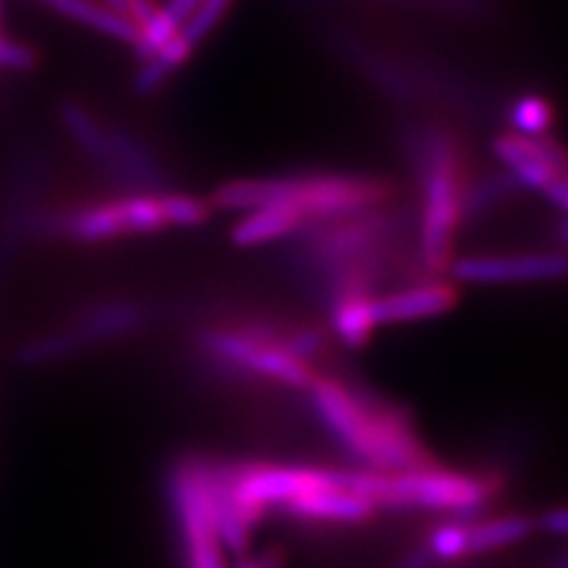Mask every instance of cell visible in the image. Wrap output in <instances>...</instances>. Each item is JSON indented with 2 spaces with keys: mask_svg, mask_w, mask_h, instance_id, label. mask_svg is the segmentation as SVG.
Listing matches in <instances>:
<instances>
[{
  "mask_svg": "<svg viewBox=\"0 0 568 568\" xmlns=\"http://www.w3.org/2000/svg\"><path fill=\"white\" fill-rule=\"evenodd\" d=\"M39 3H43V0H39Z\"/></svg>",
  "mask_w": 568,
  "mask_h": 568,
  "instance_id": "28",
  "label": "cell"
},
{
  "mask_svg": "<svg viewBox=\"0 0 568 568\" xmlns=\"http://www.w3.org/2000/svg\"><path fill=\"white\" fill-rule=\"evenodd\" d=\"M102 3H106L110 8H114V10L126 14V3H123V0H102Z\"/></svg>",
  "mask_w": 568,
  "mask_h": 568,
  "instance_id": "26",
  "label": "cell"
},
{
  "mask_svg": "<svg viewBox=\"0 0 568 568\" xmlns=\"http://www.w3.org/2000/svg\"><path fill=\"white\" fill-rule=\"evenodd\" d=\"M552 104L542 95H521L509 106L511 131L528 138H542L552 129Z\"/></svg>",
  "mask_w": 568,
  "mask_h": 568,
  "instance_id": "19",
  "label": "cell"
},
{
  "mask_svg": "<svg viewBox=\"0 0 568 568\" xmlns=\"http://www.w3.org/2000/svg\"><path fill=\"white\" fill-rule=\"evenodd\" d=\"M457 301L455 290L448 282H424L415 284L386 296H375L372 311L375 323L379 325H398V323H419L448 313Z\"/></svg>",
  "mask_w": 568,
  "mask_h": 568,
  "instance_id": "12",
  "label": "cell"
},
{
  "mask_svg": "<svg viewBox=\"0 0 568 568\" xmlns=\"http://www.w3.org/2000/svg\"><path fill=\"white\" fill-rule=\"evenodd\" d=\"M280 566H282L280 555L268 552V555H261V557H242L235 568H280Z\"/></svg>",
  "mask_w": 568,
  "mask_h": 568,
  "instance_id": "25",
  "label": "cell"
},
{
  "mask_svg": "<svg viewBox=\"0 0 568 568\" xmlns=\"http://www.w3.org/2000/svg\"><path fill=\"white\" fill-rule=\"evenodd\" d=\"M43 6L102 36H110L114 41L129 45L135 43L138 27L131 17L102 3V0H43Z\"/></svg>",
  "mask_w": 568,
  "mask_h": 568,
  "instance_id": "15",
  "label": "cell"
},
{
  "mask_svg": "<svg viewBox=\"0 0 568 568\" xmlns=\"http://www.w3.org/2000/svg\"><path fill=\"white\" fill-rule=\"evenodd\" d=\"M145 323V308L131 304V301H100V304L83 308L77 315V323L67 329L74 336L79 351H83L88 346L129 336Z\"/></svg>",
  "mask_w": 568,
  "mask_h": 568,
  "instance_id": "13",
  "label": "cell"
},
{
  "mask_svg": "<svg viewBox=\"0 0 568 568\" xmlns=\"http://www.w3.org/2000/svg\"><path fill=\"white\" fill-rule=\"evenodd\" d=\"M36 62H39V55H36V50L31 45L12 41L0 31V69L29 71L36 67Z\"/></svg>",
  "mask_w": 568,
  "mask_h": 568,
  "instance_id": "23",
  "label": "cell"
},
{
  "mask_svg": "<svg viewBox=\"0 0 568 568\" xmlns=\"http://www.w3.org/2000/svg\"><path fill=\"white\" fill-rule=\"evenodd\" d=\"M0 20H3V0H0Z\"/></svg>",
  "mask_w": 568,
  "mask_h": 568,
  "instance_id": "27",
  "label": "cell"
},
{
  "mask_svg": "<svg viewBox=\"0 0 568 568\" xmlns=\"http://www.w3.org/2000/svg\"><path fill=\"white\" fill-rule=\"evenodd\" d=\"M159 204H162L169 227H200L211 213L209 202L185 192H162Z\"/></svg>",
  "mask_w": 568,
  "mask_h": 568,
  "instance_id": "21",
  "label": "cell"
},
{
  "mask_svg": "<svg viewBox=\"0 0 568 568\" xmlns=\"http://www.w3.org/2000/svg\"><path fill=\"white\" fill-rule=\"evenodd\" d=\"M166 493L175 514L187 568H227L225 547L213 519L211 459L187 455L173 462Z\"/></svg>",
  "mask_w": 568,
  "mask_h": 568,
  "instance_id": "7",
  "label": "cell"
},
{
  "mask_svg": "<svg viewBox=\"0 0 568 568\" xmlns=\"http://www.w3.org/2000/svg\"><path fill=\"white\" fill-rule=\"evenodd\" d=\"M372 294H344L329 301L332 329L344 346L363 348L369 344L377 329L375 311H372Z\"/></svg>",
  "mask_w": 568,
  "mask_h": 568,
  "instance_id": "16",
  "label": "cell"
},
{
  "mask_svg": "<svg viewBox=\"0 0 568 568\" xmlns=\"http://www.w3.org/2000/svg\"><path fill=\"white\" fill-rule=\"evenodd\" d=\"M394 194L382 178L361 173H284L227 181L213 192L211 204L223 211L292 206L308 221H334L379 209Z\"/></svg>",
  "mask_w": 568,
  "mask_h": 568,
  "instance_id": "2",
  "label": "cell"
},
{
  "mask_svg": "<svg viewBox=\"0 0 568 568\" xmlns=\"http://www.w3.org/2000/svg\"><path fill=\"white\" fill-rule=\"evenodd\" d=\"M540 526L542 530L552 532V536H564L566 528H568V517H566V509L564 507H555L549 509L545 517L540 519Z\"/></svg>",
  "mask_w": 568,
  "mask_h": 568,
  "instance_id": "24",
  "label": "cell"
},
{
  "mask_svg": "<svg viewBox=\"0 0 568 568\" xmlns=\"http://www.w3.org/2000/svg\"><path fill=\"white\" fill-rule=\"evenodd\" d=\"M348 471L344 469L342 481L332 486H323L306 495L296 497L290 505H284L282 511L301 521L315 524H365L377 514V507L363 495L353 493L346 484Z\"/></svg>",
  "mask_w": 568,
  "mask_h": 568,
  "instance_id": "11",
  "label": "cell"
},
{
  "mask_svg": "<svg viewBox=\"0 0 568 568\" xmlns=\"http://www.w3.org/2000/svg\"><path fill=\"white\" fill-rule=\"evenodd\" d=\"M410 156L422 185L419 256L426 271L440 273L453 261V240L459 225V202L465 190L462 154L450 133L417 129L407 135Z\"/></svg>",
  "mask_w": 568,
  "mask_h": 568,
  "instance_id": "3",
  "label": "cell"
},
{
  "mask_svg": "<svg viewBox=\"0 0 568 568\" xmlns=\"http://www.w3.org/2000/svg\"><path fill=\"white\" fill-rule=\"evenodd\" d=\"M60 116L69 135L93 162L129 192L154 194L164 187L169 175L152 150L131 131L104 126L79 102H64Z\"/></svg>",
  "mask_w": 568,
  "mask_h": 568,
  "instance_id": "6",
  "label": "cell"
},
{
  "mask_svg": "<svg viewBox=\"0 0 568 568\" xmlns=\"http://www.w3.org/2000/svg\"><path fill=\"white\" fill-rule=\"evenodd\" d=\"M467 524L469 521H450L438 526L426 549L434 557V561H459L469 557V542H467Z\"/></svg>",
  "mask_w": 568,
  "mask_h": 568,
  "instance_id": "22",
  "label": "cell"
},
{
  "mask_svg": "<svg viewBox=\"0 0 568 568\" xmlns=\"http://www.w3.org/2000/svg\"><path fill=\"white\" fill-rule=\"evenodd\" d=\"M536 521L528 517H495L486 521H469L467 524V542H469V557L497 552L526 540Z\"/></svg>",
  "mask_w": 568,
  "mask_h": 568,
  "instance_id": "17",
  "label": "cell"
},
{
  "mask_svg": "<svg viewBox=\"0 0 568 568\" xmlns=\"http://www.w3.org/2000/svg\"><path fill=\"white\" fill-rule=\"evenodd\" d=\"M306 390L317 419L365 469L400 471L434 462L422 446L413 419L403 415L398 405L329 377H315Z\"/></svg>",
  "mask_w": 568,
  "mask_h": 568,
  "instance_id": "1",
  "label": "cell"
},
{
  "mask_svg": "<svg viewBox=\"0 0 568 568\" xmlns=\"http://www.w3.org/2000/svg\"><path fill=\"white\" fill-rule=\"evenodd\" d=\"M159 194L129 192L123 197L36 213L31 233L60 235L83 244L110 242L129 235H154L166 230Z\"/></svg>",
  "mask_w": 568,
  "mask_h": 568,
  "instance_id": "5",
  "label": "cell"
},
{
  "mask_svg": "<svg viewBox=\"0 0 568 568\" xmlns=\"http://www.w3.org/2000/svg\"><path fill=\"white\" fill-rule=\"evenodd\" d=\"M192 52L194 50L175 33L169 43H164L154 52V55L142 60L140 69L135 71L133 91L138 95H154L159 88H162L175 71L190 60Z\"/></svg>",
  "mask_w": 568,
  "mask_h": 568,
  "instance_id": "18",
  "label": "cell"
},
{
  "mask_svg": "<svg viewBox=\"0 0 568 568\" xmlns=\"http://www.w3.org/2000/svg\"><path fill=\"white\" fill-rule=\"evenodd\" d=\"M495 154L524 190L542 192L555 206L566 202L564 154L552 140L507 133L495 140Z\"/></svg>",
  "mask_w": 568,
  "mask_h": 568,
  "instance_id": "9",
  "label": "cell"
},
{
  "mask_svg": "<svg viewBox=\"0 0 568 568\" xmlns=\"http://www.w3.org/2000/svg\"><path fill=\"white\" fill-rule=\"evenodd\" d=\"M348 488L363 495L377 511L417 509L457 517L484 509L493 495L484 478L443 469L436 462L400 471L355 469L348 471Z\"/></svg>",
  "mask_w": 568,
  "mask_h": 568,
  "instance_id": "4",
  "label": "cell"
},
{
  "mask_svg": "<svg viewBox=\"0 0 568 568\" xmlns=\"http://www.w3.org/2000/svg\"><path fill=\"white\" fill-rule=\"evenodd\" d=\"M450 273L465 284L547 282L566 273L564 254H493L450 261Z\"/></svg>",
  "mask_w": 568,
  "mask_h": 568,
  "instance_id": "10",
  "label": "cell"
},
{
  "mask_svg": "<svg viewBox=\"0 0 568 568\" xmlns=\"http://www.w3.org/2000/svg\"><path fill=\"white\" fill-rule=\"evenodd\" d=\"M280 336L282 332L275 327L252 323L237 329H204L200 346L206 358L225 369L290 388H308L315 379L313 367L280 348Z\"/></svg>",
  "mask_w": 568,
  "mask_h": 568,
  "instance_id": "8",
  "label": "cell"
},
{
  "mask_svg": "<svg viewBox=\"0 0 568 568\" xmlns=\"http://www.w3.org/2000/svg\"><path fill=\"white\" fill-rule=\"evenodd\" d=\"M304 225L306 219L292 206H261L244 211V216L237 221L230 237L237 246L248 248L296 235Z\"/></svg>",
  "mask_w": 568,
  "mask_h": 568,
  "instance_id": "14",
  "label": "cell"
},
{
  "mask_svg": "<svg viewBox=\"0 0 568 568\" xmlns=\"http://www.w3.org/2000/svg\"><path fill=\"white\" fill-rule=\"evenodd\" d=\"M233 3L235 0H200L197 8L187 14V20L178 29V36H181L192 50L202 45L209 36L219 29Z\"/></svg>",
  "mask_w": 568,
  "mask_h": 568,
  "instance_id": "20",
  "label": "cell"
}]
</instances>
